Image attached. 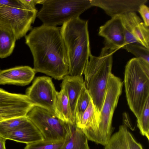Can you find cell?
Returning a JSON list of instances; mask_svg holds the SVG:
<instances>
[{
  "label": "cell",
  "instance_id": "28",
  "mask_svg": "<svg viewBox=\"0 0 149 149\" xmlns=\"http://www.w3.org/2000/svg\"><path fill=\"white\" fill-rule=\"evenodd\" d=\"M25 7L31 9H34L38 4H42L44 0H19Z\"/></svg>",
  "mask_w": 149,
  "mask_h": 149
},
{
  "label": "cell",
  "instance_id": "14",
  "mask_svg": "<svg viewBox=\"0 0 149 149\" xmlns=\"http://www.w3.org/2000/svg\"><path fill=\"white\" fill-rule=\"evenodd\" d=\"M36 73L33 68L27 66L16 67L0 70V84L26 85L33 80Z\"/></svg>",
  "mask_w": 149,
  "mask_h": 149
},
{
  "label": "cell",
  "instance_id": "1",
  "mask_svg": "<svg viewBox=\"0 0 149 149\" xmlns=\"http://www.w3.org/2000/svg\"><path fill=\"white\" fill-rule=\"evenodd\" d=\"M25 39L33 56L36 73L58 80L68 75V60L61 27L42 24L33 28Z\"/></svg>",
  "mask_w": 149,
  "mask_h": 149
},
{
  "label": "cell",
  "instance_id": "7",
  "mask_svg": "<svg viewBox=\"0 0 149 149\" xmlns=\"http://www.w3.org/2000/svg\"><path fill=\"white\" fill-rule=\"evenodd\" d=\"M26 116L40 131L44 140L50 141H64L67 123L46 109L35 105Z\"/></svg>",
  "mask_w": 149,
  "mask_h": 149
},
{
  "label": "cell",
  "instance_id": "9",
  "mask_svg": "<svg viewBox=\"0 0 149 149\" xmlns=\"http://www.w3.org/2000/svg\"><path fill=\"white\" fill-rule=\"evenodd\" d=\"M57 91L51 78H36L28 88L26 95L35 105L44 108L55 115V104Z\"/></svg>",
  "mask_w": 149,
  "mask_h": 149
},
{
  "label": "cell",
  "instance_id": "8",
  "mask_svg": "<svg viewBox=\"0 0 149 149\" xmlns=\"http://www.w3.org/2000/svg\"><path fill=\"white\" fill-rule=\"evenodd\" d=\"M38 13L36 9L11 7H0V25L11 30L17 40L31 29Z\"/></svg>",
  "mask_w": 149,
  "mask_h": 149
},
{
  "label": "cell",
  "instance_id": "10",
  "mask_svg": "<svg viewBox=\"0 0 149 149\" xmlns=\"http://www.w3.org/2000/svg\"><path fill=\"white\" fill-rule=\"evenodd\" d=\"M34 105L26 95L11 93L0 88V122L26 116Z\"/></svg>",
  "mask_w": 149,
  "mask_h": 149
},
{
  "label": "cell",
  "instance_id": "2",
  "mask_svg": "<svg viewBox=\"0 0 149 149\" xmlns=\"http://www.w3.org/2000/svg\"><path fill=\"white\" fill-rule=\"evenodd\" d=\"M88 21L79 17L65 23L61 27V35L67 52L68 75L81 76L91 54Z\"/></svg>",
  "mask_w": 149,
  "mask_h": 149
},
{
  "label": "cell",
  "instance_id": "17",
  "mask_svg": "<svg viewBox=\"0 0 149 149\" xmlns=\"http://www.w3.org/2000/svg\"><path fill=\"white\" fill-rule=\"evenodd\" d=\"M129 27L139 42L149 49V29L135 12H130L123 15Z\"/></svg>",
  "mask_w": 149,
  "mask_h": 149
},
{
  "label": "cell",
  "instance_id": "13",
  "mask_svg": "<svg viewBox=\"0 0 149 149\" xmlns=\"http://www.w3.org/2000/svg\"><path fill=\"white\" fill-rule=\"evenodd\" d=\"M0 136L7 140L26 144L44 140L40 131L29 119L22 125L15 129L0 131Z\"/></svg>",
  "mask_w": 149,
  "mask_h": 149
},
{
  "label": "cell",
  "instance_id": "25",
  "mask_svg": "<svg viewBox=\"0 0 149 149\" xmlns=\"http://www.w3.org/2000/svg\"><path fill=\"white\" fill-rule=\"evenodd\" d=\"M64 141H50L44 140L26 144L24 149H60Z\"/></svg>",
  "mask_w": 149,
  "mask_h": 149
},
{
  "label": "cell",
  "instance_id": "20",
  "mask_svg": "<svg viewBox=\"0 0 149 149\" xmlns=\"http://www.w3.org/2000/svg\"><path fill=\"white\" fill-rule=\"evenodd\" d=\"M16 40L11 30L0 25V58H6L12 54Z\"/></svg>",
  "mask_w": 149,
  "mask_h": 149
},
{
  "label": "cell",
  "instance_id": "5",
  "mask_svg": "<svg viewBox=\"0 0 149 149\" xmlns=\"http://www.w3.org/2000/svg\"><path fill=\"white\" fill-rule=\"evenodd\" d=\"M37 17L45 25L63 24L93 6L91 0H44Z\"/></svg>",
  "mask_w": 149,
  "mask_h": 149
},
{
  "label": "cell",
  "instance_id": "27",
  "mask_svg": "<svg viewBox=\"0 0 149 149\" xmlns=\"http://www.w3.org/2000/svg\"><path fill=\"white\" fill-rule=\"evenodd\" d=\"M4 7L21 8L24 6L19 0H0V7Z\"/></svg>",
  "mask_w": 149,
  "mask_h": 149
},
{
  "label": "cell",
  "instance_id": "22",
  "mask_svg": "<svg viewBox=\"0 0 149 149\" xmlns=\"http://www.w3.org/2000/svg\"><path fill=\"white\" fill-rule=\"evenodd\" d=\"M137 126L140 132L149 140V98L147 100L141 115L137 119Z\"/></svg>",
  "mask_w": 149,
  "mask_h": 149
},
{
  "label": "cell",
  "instance_id": "3",
  "mask_svg": "<svg viewBox=\"0 0 149 149\" xmlns=\"http://www.w3.org/2000/svg\"><path fill=\"white\" fill-rule=\"evenodd\" d=\"M124 84L127 103L138 119L149 98V63L136 57L125 67Z\"/></svg>",
  "mask_w": 149,
  "mask_h": 149
},
{
  "label": "cell",
  "instance_id": "12",
  "mask_svg": "<svg viewBox=\"0 0 149 149\" xmlns=\"http://www.w3.org/2000/svg\"><path fill=\"white\" fill-rule=\"evenodd\" d=\"M92 5L101 8L112 17L138 11L148 0H91Z\"/></svg>",
  "mask_w": 149,
  "mask_h": 149
},
{
  "label": "cell",
  "instance_id": "21",
  "mask_svg": "<svg viewBox=\"0 0 149 149\" xmlns=\"http://www.w3.org/2000/svg\"><path fill=\"white\" fill-rule=\"evenodd\" d=\"M91 100L85 85L81 92L76 105L75 112V124L79 120Z\"/></svg>",
  "mask_w": 149,
  "mask_h": 149
},
{
  "label": "cell",
  "instance_id": "29",
  "mask_svg": "<svg viewBox=\"0 0 149 149\" xmlns=\"http://www.w3.org/2000/svg\"><path fill=\"white\" fill-rule=\"evenodd\" d=\"M6 140L5 138L0 136V149H6Z\"/></svg>",
  "mask_w": 149,
  "mask_h": 149
},
{
  "label": "cell",
  "instance_id": "26",
  "mask_svg": "<svg viewBox=\"0 0 149 149\" xmlns=\"http://www.w3.org/2000/svg\"><path fill=\"white\" fill-rule=\"evenodd\" d=\"M138 11L142 17L143 22L146 26L149 27V8L145 5L143 4L139 7Z\"/></svg>",
  "mask_w": 149,
  "mask_h": 149
},
{
  "label": "cell",
  "instance_id": "11",
  "mask_svg": "<svg viewBox=\"0 0 149 149\" xmlns=\"http://www.w3.org/2000/svg\"><path fill=\"white\" fill-rule=\"evenodd\" d=\"M98 34L104 38L105 47L111 50L116 51L125 45L120 15L112 17L101 26Z\"/></svg>",
  "mask_w": 149,
  "mask_h": 149
},
{
  "label": "cell",
  "instance_id": "18",
  "mask_svg": "<svg viewBox=\"0 0 149 149\" xmlns=\"http://www.w3.org/2000/svg\"><path fill=\"white\" fill-rule=\"evenodd\" d=\"M88 140L82 130L75 124L67 123L65 136L60 149H90Z\"/></svg>",
  "mask_w": 149,
  "mask_h": 149
},
{
  "label": "cell",
  "instance_id": "6",
  "mask_svg": "<svg viewBox=\"0 0 149 149\" xmlns=\"http://www.w3.org/2000/svg\"><path fill=\"white\" fill-rule=\"evenodd\" d=\"M123 84L119 78L112 73L110 75L100 112V122L92 141L105 146L110 138L113 131V116L122 93Z\"/></svg>",
  "mask_w": 149,
  "mask_h": 149
},
{
  "label": "cell",
  "instance_id": "19",
  "mask_svg": "<svg viewBox=\"0 0 149 149\" xmlns=\"http://www.w3.org/2000/svg\"><path fill=\"white\" fill-rule=\"evenodd\" d=\"M55 111L56 116L63 122L72 124H75L71 110L69 102L66 93L61 88L57 92L55 104Z\"/></svg>",
  "mask_w": 149,
  "mask_h": 149
},
{
  "label": "cell",
  "instance_id": "30",
  "mask_svg": "<svg viewBox=\"0 0 149 149\" xmlns=\"http://www.w3.org/2000/svg\"></svg>",
  "mask_w": 149,
  "mask_h": 149
},
{
  "label": "cell",
  "instance_id": "4",
  "mask_svg": "<svg viewBox=\"0 0 149 149\" xmlns=\"http://www.w3.org/2000/svg\"><path fill=\"white\" fill-rule=\"evenodd\" d=\"M116 51L104 46L99 56L91 54L84 72L86 87L100 114L109 78L112 73L113 55Z\"/></svg>",
  "mask_w": 149,
  "mask_h": 149
},
{
  "label": "cell",
  "instance_id": "24",
  "mask_svg": "<svg viewBox=\"0 0 149 149\" xmlns=\"http://www.w3.org/2000/svg\"><path fill=\"white\" fill-rule=\"evenodd\" d=\"M27 116H20L6 120L0 122V131H8L17 128L28 120Z\"/></svg>",
  "mask_w": 149,
  "mask_h": 149
},
{
  "label": "cell",
  "instance_id": "16",
  "mask_svg": "<svg viewBox=\"0 0 149 149\" xmlns=\"http://www.w3.org/2000/svg\"><path fill=\"white\" fill-rule=\"evenodd\" d=\"M85 86L83 77L68 75L63 79L61 88L65 91L70 103L72 116L75 120V112L77 103L83 88Z\"/></svg>",
  "mask_w": 149,
  "mask_h": 149
},
{
  "label": "cell",
  "instance_id": "23",
  "mask_svg": "<svg viewBox=\"0 0 149 149\" xmlns=\"http://www.w3.org/2000/svg\"><path fill=\"white\" fill-rule=\"evenodd\" d=\"M134 54L136 58H142L149 63V49L137 43L129 44L122 48Z\"/></svg>",
  "mask_w": 149,
  "mask_h": 149
},
{
  "label": "cell",
  "instance_id": "15",
  "mask_svg": "<svg viewBox=\"0 0 149 149\" xmlns=\"http://www.w3.org/2000/svg\"><path fill=\"white\" fill-rule=\"evenodd\" d=\"M104 146V149H143L125 125L119 126L118 131L111 135Z\"/></svg>",
  "mask_w": 149,
  "mask_h": 149
}]
</instances>
